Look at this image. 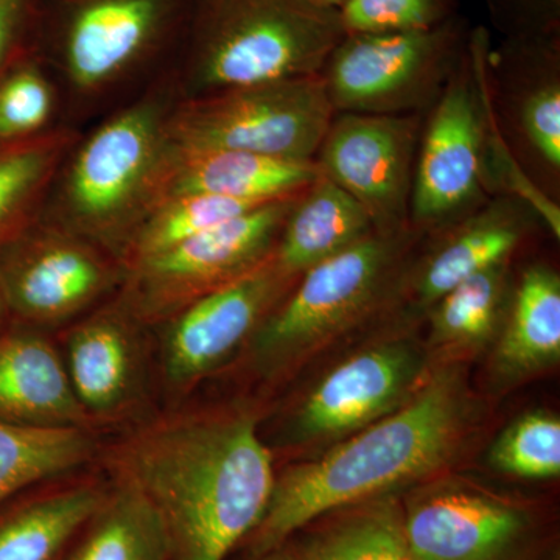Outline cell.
Wrapping results in <instances>:
<instances>
[{
	"label": "cell",
	"instance_id": "cell-1",
	"mask_svg": "<svg viewBox=\"0 0 560 560\" xmlns=\"http://www.w3.org/2000/svg\"><path fill=\"white\" fill-rule=\"evenodd\" d=\"M253 401L191 399L108 434L97 464L156 514L168 560H231L276 480Z\"/></svg>",
	"mask_w": 560,
	"mask_h": 560
},
{
	"label": "cell",
	"instance_id": "cell-2",
	"mask_svg": "<svg viewBox=\"0 0 560 560\" xmlns=\"http://www.w3.org/2000/svg\"><path fill=\"white\" fill-rule=\"evenodd\" d=\"M474 419L463 371L436 368L399 410L319 458L276 470L267 510L234 555L270 551L326 512L429 480L459 451Z\"/></svg>",
	"mask_w": 560,
	"mask_h": 560
},
{
	"label": "cell",
	"instance_id": "cell-3",
	"mask_svg": "<svg viewBox=\"0 0 560 560\" xmlns=\"http://www.w3.org/2000/svg\"><path fill=\"white\" fill-rule=\"evenodd\" d=\"M176 102L168 75L114 110L90 135L79 136L55 175L39 219L94 243L121 264L132 232L160 201Z\"/></svg>",
	"mask_w": 560,
	"mask_h": 560
},
{
	"label": "cell",
	"instance_id": "cell-4",
	"mask_svg": "<svg viewBox=\"0 0 560 560\" xmlns=\"http://www.w3.org/2000/svg\"><path fill=\"white\" fill-rule=\"evenodd\" d=\"M337 10L312 0H187L179 101L316 75L345 38Z\"/></svg>",
	"mask_w": 560,
	"mask_h": 560
},
{
	"label": "cell",
	"instance_id": "cell-5",
	"mask_svg": "<svg viewBox=\"0 0 560 560\" xmlns=\"http://www.w3.org/2000/svg\"><path fill=\"white\" fill-rule=\"evenodd\" d=\"M490 49L488 31L471 28L451 79L427 110L410 205V226L419 234L455 223L490 200V194H514V184L529 183L497 121Z\"/></svg>",
	"mask_w": 560,
	"mask_h": 560
},
{
	"label": "cell",
	"instance_id": "cell-6",
	"mask_svg": "<svg viewBox=\"0 0 560 560\" xmlns=\"http://www.w3.org/2000/svg\"><path fill=\"white\" fill-rule=\"evenodd\" d=\"M415 230L370 237L301 275L249 338L242 366L249 377L276 382L320 346L393 300Z\"/></svg>",
	"mask_w": 560,
	"mask_h": 560
},
{
	"label": "cell",
	"instance_id": "cell-7",
	"mask_svg": "<svg viewBox=\"0 0 560 560\" xmlns=\"http://www.w3.org/2000/svg\"><path fill=\"white\" fill-rule=\"evenodd\" d=\"M187 0H51L50 72L73 105L119 91L183 31Z\"/></svg>",
	"mask_w": 560,
	"mask_h": 560
},
{
	"label": "cell",
	"instance_id": "cell-8",
	"mask_svg": "<svg viewBox=\"0 0 560 560\" xmlns=\"http://www.w3.org/2000/svg\"><path fill=\"white\" fill-rule=\"evenodd\" d=\"M335 110L320 73L175 103L168 138L180 149L246 151L315 161Z\"/></svg>",
	"mask_w": 560,
	"mask_h": 560
},
{
	"label": "cell",
	"instance_id": "cell-9",
	"mask_svg": "<svg viewBox=\"0 0 560 560\" xmlns=\"http://www.w3.org/2000/svg\"><path fill=\"white\" fill-rule=\"evenodd\" d=\"M471 28L464 18L429 31L345 35L320 69L335 114H427L458 65Z\"/></svg>",
	"mask_w": 560,
	"mask_h": 560
},
{
	"label": "cell",
	"instance_id": "cell-10",
	"mask_svg": "<svg viewBox=\"0 0 560 560\" xmlns=\"http://www.w3.org/2000/svg\"><path fill=\"white\" fill-rule=\"evenodd\" d=\"M296 280L271 257L151 327L160 410L191 399L202 383L237 359Z\"/></svg>",
	"mask_w": 560,
	"mask_h": 560
},
{
	"label": "cell",
	"instance_id": "cell-11",
	"mask_svg": "<svg viewBox=\"0 0 560 560\" xmlns=\"http://www.w3.org/2000/svg\"><path fill=\"white\" fill-rule=\"evenodd\" d=\"M294 197L267 202L127 265L119 298L147 326H156L206 294L271 259Z\"/></svg>",
	"mask_w": 560,
	"mask_h": 560
},
{
	"label": "cell",
	"instance_id": "cell-12",
	"mask_svg": "<svg viewBox=\"0 0 560 560\" xmlns=\"http://www.w3.org/2000/svg\"><path fill=\"white\" fill-rule=\"evenodd\" d=\"M125 268L94 243L36 219L0 248L11 320L57 334L120 290Z\"/></svg>",
	"mask_w": 560,
	"mask_h": 560
},
{
	"label": "cell",
	"instance_id": "cell-13",
	"mask_svg": "<svg viewBox=\"0 0 560 560\" xmlns=\"http://www.w3.org/2000/svg\"><path fill=\"white\" fill-rule=\"evenodd\" d=\"M401 508L412 560H544L547 550L536 508L459 478L416 485Z\"/></svg>",
	"mask_w": 560,
	"mask_h": 560
},
{
	"label": "cell",
	"instance_id": "cell-14",
	"mask_svg": "<svg viewBox=\"0 0 560 560\" xmlns=\"http://www.w3.org/2000/svg\"><path fill=\"white\" fill-rule=\"evenodd\" d=\"M55 338L77 400L95 430L108 436L160 410L151 327L119 294Z\"/></svg>",
	"mask_w": 560,
	"mask_h": 560
},
{
	"label": "cell",
	"instance_id": "cell-15",
	"mask_svg": "<svg viewBox=\"0 0 560 560\" xmlns=\"http://www.w3.org/2000/svg\"><path fill=\"white\" fill-rule=\"evenodd\" d=\"M418 342L389 338L353 353L324 375L279 423V447L341 441L399 410L425 381Z\"/></svg>",
	"mask_w": 560,
	"mask_h": 560
},
{
	"label": "cell",
	"instance_id": "cell-16",
	"mask_svg": "<svg viewBox=\"0 0 560 560\" xmlns=\"http://www.w3.org/2000/svg\"><path fill=\"white\" fill-rule=\"evenodd\" d=\"M425 114H335L315 162L366 210L377 234L410 230L416 156Z\"/></svg>",
	"mask_w": 560,
	"mask_h": 560
},
{
	"label": "cell",
	"instance_id": "cell-17",
	"mask_svg": "<svg viewBox=\"0 0 560 560\" xmlns=\"http://www.w3.org/2000/svg\"><path fill=\"white\" fill-rule=\"evenodd\" d=\"M489 88L511 154L521 151L539 176L559 186L560 35L504 38L489 54Z\"/></svg>",
	"mask_w": 560,
	"mask_h": 560
},
{
	"label": "cell",
	"instance_id": "cell-18",
	"mask_svg": "<svg viewBox=\"0 0 560 560\" xmlns=\"http://www.w3.org/2000/svg\"><path fill=\"white\" fill-rule=\"evenodd\" d=\"M539 217L536 206L518 195H493L463 219L430 232L436 235L434 245L404 268L394 298H404L416 313L429 312L458 283L511 260Z\"/></svg>",
	"mask_w": 560,
	"mask_h": 560
},
{
	"label": "cell",
	"instance_id": "cell-19",
	"mask_svg": "<svg viewBox=\"0 0 560 560\" xmlns=\"http://www.w3.org/2000/svg\"><path fill=\"white\" fill-rule=\"evenodd\" d=\"M0 422L95 430L70 385L55 334L16 320L0 334Z\"/></svg>",
	"mask_w": 560,
	"mask_h": 560
},
{
	"label": "cell",
	"instance_id": "cell-20",
	"mask_svg": "<svg viewBox=\"0 0 560 560\" xmlns=\"http://www.w3.org/2000/svg\"><path fill=\"white\" fill-rule=\"evenodd\" d=\"M109 489L95 463L14 493L0 503V560L60 559Z\"/></svg>",
	"mask_w": 560,
	"mask_h": 560
},
{
	"label": "cell",
	"instance_id": "cell-21",
	"mask_svg": "<svg viewBox=\"0 0 560 560\" xmlns=\"http://www.w3.org/2000/svg\"><path fill=\"white\" fill-rule=\"evenodd\" d=\"M318 176L315 161L172 145L160 200L173 195H208L265 205L301 194Z\"/></svg>",
	"mask_w": 560,
	"mask_h": 560
},
{
	"label": "cell",
	"instance_id": "cell-22",
	"mask_svg": "<svg viewBox=\"0 0 560 560\" xmlns=\"http://www.w3.org/2000/svg\"><path fill=\"white\" fill-rule=\"evenodd\" d=\"M492 370L515 383L550 370L560 360V278L548 265H530L512 287L493 341Z\"/></svg>",
	"mask_w": 560,
	"mask_h": 560
},
{
	"label": "cell",
	"instance_id": "cell-23",
	"mask_svg": "<svg viewBox=\"0 0 560 560\" xmlns=\"http://www.w3.org/2000/svg\"><path fill=\"white\" fill-rule=\"evenodd\" d=\"M374 232L360 202L319 173L294 201L272 259L287 276L298 279Z\"/></svg>",
	"mask_w": 560,
	"mask_h": 560
},
{
	"label": "cell",
	"instance_id": "cell-24",
	"mask_svg": "<svg viewBox=\"0 0 560 560\" xmlns=\"http://www.w3.org/2000/svg\"><path fill=\"white\" fill-rule=\"evenodd\" d=\"M290 540L300 560H412L397 493L326 512Z\"/></svg>",
	"mask_w": 560,
	"mask_h": 560
},
{
	"label": "cell",
	"instance_id": "cell-25",
	"mask_svg": "<svg viewBox=\"0 0 560 560\" xmlns=\"http://www.w3.org/2000/svg\"><path fill=\"white\" fill-rule=\"evenodd\" d=\"M511 290V260L458 283L427 312L430 348L448 359L488 348L503 324Z\"/></svg>",
	"mask_w": 560,
	"mask_h": 560
},
{
	"label": "cell",
	"instance_id": "cell-26",
	"mask_svg": "<svg viewBox=\"0 0 560 560\" xmlns=\"http://www.w3.org/2000/svg\"><path fill=\"white\" fill-rule=\"evenodd\" d=\"M58 560H168L167 544L147 501L110 480L105 501Z\"/></svg>",
	"mask_w": 560,
	"mask_h": 560
},
{
	"label": "cell",
	"instance_id": "cell-27",
	"mask_svg": "<svg viewBox=\"0 0 560 560\" xmlns=\"http://www.w3.org/2000/svg\"><path fill=\"white\" fill-rule=\"evenodd\" d=\"M79 138L69 127L0 145V248L38 219L55 175Z\"/></svg>",
	"mask_w": 560,
	"mask_h": 560
},
{
	"label": "cell",
	"instance_id": "cell-28",
	"mask_svg": "<svg viewBox=\"0 0 560 560\" xmlns=\"http://www.w3.org/2000/svg\"><path fill=\"white\" fill-rule=\"evenodd\" d=\"M97 430L22 429L0 422V503L36 482L97 463Z\"/></svg>",
	"mask_w": 560,
	"mask_h": 560
},
{
	"label": "cell",
	"instance_id": "cell-29",
	"mask_svg": "<svg viewBox=\"0 0 560 560\" xmlns=\"http://www.w3.org/2000/svg\"><path fill=\"white\" fill-rule=\"evenodd\" d=\"M259 206L261 205L257 202L228 200L208 195H173L162 198L132 232L121 256V265L127 267L132 261L172 248Z\"/></svg>",
	"mask_w": 560,
	"mask_h": 560
},
{
	"label": "cell",
	"instance_id": "cell-30",
	"mask_svg": "<svg viewBox=\"0 0 560 560\" xmlns=\"http://www.w3.org/2000/svg\"><path fill=\"white\" fill-rule=\"evenodd\" d=\"M60 103V88L43 61L14 57L0 73V145L55 130Z\"/></svg>",
	"mask_w": 560,
	"mask_h": 560
},
{
	"label": "cell",
	"instance_id": "cell-31",
	"mask_svg": "<svg viewBox=\"0 0 560 560\" xmlns=\"http://www.w3.org/2000/svg\"><path fill=\"white\" fill-rule=\"evenodd\" d=\"M490 467L522 480H552L560 475V420L555 412H525L490 445Z\"/></svg>",
	"mask_w": 560,
	"mask_h": 560
},
{
	"label": "cell",
	"instance_id": "cell-32",
	"mask_svg": "<svg viewBox=\"0 0 560 560\" xmlns=\"http://www.w3.org/2000/svg\"><path fill=\"white\" fill-rule=\"evenodd\" d=\"M459 0H346L338 9L342 31H429L458 16Z\"/></svg>",
	"mask_w": 560,
	"mask_h": 560
},
{
	"label": "cell",
	"instance_id": "cell-33",
	"mask_svg": "<svg viewBox=\"0 0 560 560\" xmlns=\"http://www.w3.org/2000/svg\"><path fill=\"white\" fill-rule=\"evenodd\" d=\"M504 38L560 35V0H486Z\"/></svg>",
	"mask_w": 560,
	"mask_h": 560
},
{
	"label": "cell",
	"instance_id": "cell-34",
	"mask_svg": "<svg viewBox=\"0 0 560 560\" xmlns=\"http://www.w3.org/2000/svg\"><path fill=\"white\" fill-rule=\"evenodd\" d=\"M35 0H0V73L16 57Z\"/></svg>",
	"mask_w": 560,
	"mask_h": 560
},
{
	"label": "cell",
	"instance_id": "cell-35",
	"mask_svg": "<svg viewBox=\"0 0 560 560\" xmlns=\"http://www.w3.org/2000/svg\"><path fill=\"white\" fill-rule=\"evenodd\" d=\"M235 560H300L296 548L290 539L283 541L279 547L272 548L267 552L256 556L234 555Z\"/></svg>",
	"mask_w": 560,
	"mask_h": 560
},
{
	"label": "cell",
	"instance_id": "cell-36",
	"mask_svg": "<svg viewBox=\"0 0 560 560\" xmlns=\"http://www.w3.org/2000/svg\"><path fill=\"white\" fill-rule=\"evenodd\" d=\"M10 313L9 308H7L5 302H3L2 296H0V334L5 330V327L10 324Z\"/></svg>",
	"mask_w": 560,
	"mask_h": 560
},
{
	"label": "cell",
	"instance_id": "cell-37",
	"mask_svg": "<svg viewBox=\"0 0 560 560\" xmlns=\"http://www.w3.org/2000/svg\"><path fill=\"white\" fill-rule=\"evenodd\" d=\"M312 2L318 3L324 9L338 10L346 0H312Z\"/></svg>",
	"mask_w": 560,
	"mask_h": 560
}]
</instances>
